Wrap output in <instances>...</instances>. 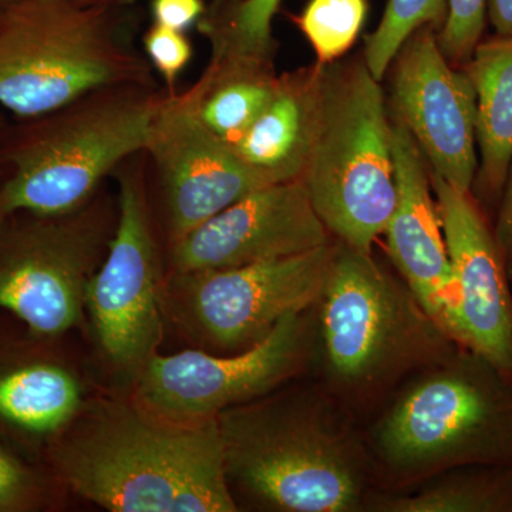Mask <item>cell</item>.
Masks as SVG:
<instances>
[{"mask_svg":"<svg viewBox=\"0 0 512 512\" xmlns=\"http://www.w3.org/2000/svg\"><path fill=\"white\" fill-rule=\"evenodd\" d=\"M60 483L111 512H234L217 417L161 419L136 403H100L53 437Z\"/></svg>","mask_w":512,"mask_h":512,"instance_id":"cell-1","label":"cell"},{"mask_svg":"<svg viewBox=\"0 0 512 512\" xmlns=\"http://www.w3.org/2000/svg\"><path fill=\"white\" fill-rule=\"evenodd\" d=\"M232 494L265 510L366 511L375 468L356 416L322 383L218 414Z\"/></svg>","mask_w":512,"mask_h":512,"instance_id":"cell-2","label":"cell"},{"mask_svg":"<svg viewBox=\"0 0 512 512\" xmlns=\"http://www.w3.org/2000/svg\"><path fill=\"white\" fill-rule=\"evenodd\" d=\"M365 436L383 493L451 468L512 467V379L457 346L404 380Z\"/></svg>","mask_w":512,"mask_h":512,"instance_id":"cell-3","label":"cell"},{"mask_svg":"<svg viewBox=\"0 0 512 512\" xmlns=\"http://www.w3.org/2000/svg\"><path fill=\"white\" fill-rule=\"evenodd\" d=\"M315 316L320 383L355 416L458 346L402 276L336 241Z\"/></svg>","mask_w":512,"mask_h":512,"instance_id":"cell-4","label":"cell"},{"mask_svg":"<svg viewBox=\"0 0 512 512\" xmlns=\"http://www.w3.org/2000/svg\"><path fill=\"white\" fill-rule=\"evenodd\" d=\"M161 97L157 87L111 86L32 120L6 150L0 215L55 217L89 204L107 175L143 153Z\"/></svg>","mask_w":512,"mask_h":512,"instance_id":"cell-5","label":"cell"},{"mask_svg":"<svg viewBox=\"0 0 512 512\" xmlns=\"http://www.w3.org/2000/svg\"><path fill=\"white\" fill-rule=\"evenodd\" d=\"M123 84L156 87L147 57L103 5L13 0L0 15V106L20 119Z\"/></svg>","mask_w":512,"mask_h":512,"instance_id":"cell-6","label":"cell"},{"mask_svg":"<svg viewBox=\"0 0 512 512\" xmlns=\"http://www.w3.org/2000/svg\"><path fill=\"white\" fill-rule=\"evenodd\" d=\"M301 181L333 241L373 254L397 187L392 121L365 60L325 64L318 131Z\"/></svg>","mask_w":512,"mask_h":512,"instance_id":"cell-7","label":"cell"},{"mask_svg":"<svg viewBox=\"0 0 512 512\" xmlns=\"http://www.w3.org/2000/svg\"><path fill=\"white\" fill-rule=\"evenodd\" d=\"M117 221L106 198L70 214L0 215V309L37 339H55L82 322L87 286Z\"/></svg>","mask_w":512,"mask_h":512,"instance_id":"cell-8","label":"cell"},{"mask_svg":"<svg viewBox=\"0 0 512 512\" xmlns=\"http://www.w3.org/2000/svg\"><path fill=\"white\" fill-rule=\"evenodd\" d=\"M335 241L303 254L229 269L171 272L164 313L202 350L232 355L265 339L293 313L319 301Z\"/></svg>","mask_w":512,"mask_h":512,"instance_id":"cell-9","label":"cell"},{"mask_svg":"<svg viewBox=\"0 0 512 512\" xmlns=\"http://www.w3.org/2000/svg\"><path fill=\"white\" fill-rule=\"evenodd\" d=\"M315 356L313 308L286 316L261 342L232 355L154 353L134 377V403L161 419L197 423L274 393L306 373Z\"/></svg>","mask_w":512,"mask_h":512,"instance_id":"cell-10","label":"cell"},{"mask_svg":"<svg viewBox=\"0 0 512 512\" xmlns=\"http://www.w3.org/2000/svg\"><path fill=\"white\" fill-rule=\"evenodd\" d=\"M116 174V227L87 286L86 309L101 352L114 369L134 379L163 339L165 278L148 205L144 151Z\"/></svg>","mask_w":512,"mask_h":512,"instance_id":"cell-11","label":"cell"},{"mask_svg":"<svg viewBox=\"0 0 512 512\" xmlns=\"http://www.w3.org/2000/svg\"><path fill=\"white\" fill-rule=\"evenodd\" d=\"M144 153L160 184L167 245L268 185L198 120L185 92L163 94Z\"/></svg>","mask_w":512,"mask_h":512,"instance_id":"cell-12","label":"cell"},{"mask_svg":"<svg viewBox=\"0 0 512 512\" xmlns=\"http://www.w3.org/2000/svg\"><path fill=\"white\" fill-rule=\"evenodd\" d=\"M393 60L394 113L431 173L471 192L478 168L477 96L466 70L444 57L433 26L417 29Z\"/></svg>","mask_w":512,"mask_h":512,"instance_id":"cell-13","label":"cell"},{"mask_svg":"<svg viewBox=\"0 0 512 512\" xmlns=\"http://www.w3.org/2000/svg\"><path fill=\"white\" fill-rule=\"evenodd\" d=\"M457 291L453 340L512 379V286L494 228L471 192L430 173Z\"/></svg>","mask_w":512,"mask_h":512,"instance_id":"cell-14","label":"cell"},{"mask_svg":"<svg viewBox=\"0 0 512 512\" xmlns=\"http://www.w3.org/2000/svg\"><path fill=\"white\" fill-rule=\"evenodd\" d=\"M301 180L245 195L168 245L171 272L208 271L286 258L332 242Z\"/></svg>","mask_w":512,"mask_h":512,"instance_id":"cell-15","label":"cell"},{"mask_svg":"<svg viewBox=\"0 0 512 512\" xmlns=\"http://www.w3.org/2000/svg\"><path fill=\"white\" fill-rule=\"evenodd\" d=\"M390 121L397 187L396 205L384 231L390 259L421 306L453 340L457 291L439 210L431 198L430 173L403 121L396 114Z\"/></svg>","mask_w":512,"mask_h":512,"instance_id":"cell-16","label":"cell"},{"mask_svg":"<svg viewBox=\"0 0 512 512\" xmlns=\"http://www.w3.org/2000/svg\"><path fill=\"white\" fill-rule=\"evenodd\" d=\"M325 64L279 76L265 109L234 146L239 160L266 184L301 180L318 131Z\"/></svg>","mask_w":512,"mask_h":512,"instance_id":"cell-17","label":"cell"},{"mask_svg":"<svg viewBox=\"0 0 512 512\" xmlns=\"http://www.w3.org/2000/svg\"><path fill=\"white\" fill-rule=\"evenodd\" d=\"M463 69L476 89L481 153L471 194L487 214L500 205L512 160V37L478 43Z\"/></svg>","mask_w":512,"mask_h":512,"instance_id":"cell-18","label":"cell"},{"mask_svg":"<svg viewBox=\"0 0 512 512\" xmlns=\"http://www.w3.org/2000/svg\"><path fill=\"white\" fill-rule=\"evenodd\" d=\"M76 377L42 359L0 363V426L30 439L62 433L80 412Z\"/></svg>","mask_w":512,"mask_h":512,"instance_id":"cell-19","label":"cell"},{"mask_svg":"<svg viewBox=\"0 0 512 512\" xmlns=\"http://www.w3.org/2000/svg\"><path fill=\"white\" fill-rule=\"evenodd\" d=\"M278 82L274 63L211 56L185 94L198 120L231 147L265 109Z\"/></svg>","mask_w":512,"mask_h":512,"instance_id":"cell-20","label":"cell"},{"mask_svg":"<svg viewBox=\"0 0 512 512\" xmlns=\"http://www.w3.org/2000/svg\"><path fill=\"white\" fill-rule=\"evenodd\" d=\"M366 511L512 512V467L451 468L413 490L373 494Z\"/></svg>","mask_w":512,"mask_h":512,"instance_id":"cell-21","label":"cell"},{"mask_svg":"<svg viewBox=\"0 0 512 512\" xmlns=\"http://www.w3.org/2000/svg\"><path fill=\"white\" fill-rule=\"evenodd\" d=\"M282 0H214L197 26L212 55L274 63L272 22Z\"/></svg>","mask_w":512,"mask_h":512,"instance_id":"cell-22","label":"cell"},{"mask_svg":"<svg viewBox=\"0 0 512 512\" xmlns=\"http://www.w3.org/2000/svg\"><path fill=\"white\" fill-rule=\"evenodd\" d=\"M448 0H389L379 28L366 37L365 63L377 82H382L406 40L423 26L441 29L447 18Z\"/></svg>","mask_w":512,"mask_h":512,"instance_id":"cell-23","label":"cell"},{"mask_svg":"<svg viewBox=\"0 0 512 512\" xmlns=\"http://www.w3.org/2000/svg\"><path fill=\"white\" fill-rule=\"evenodd\" d=\"M366 15V0H311L293 20L311 43L318 63L332 64L355 45Z\"/></svg>","mask_w":512,"mask_h":512,"instance_id":"cell-24","label":"cell"},{"mask_svg":"<svg viewBox=\"0 0 512 512\" xmlns=\"http://www.w3.org/2000/svg\"><path fill=\"white\" fill-rule=\"evenodd\" d=\"M487 16V0H448L447 18L437 35L444 57L453 66L470 62L480 43Z\"/></svg>","mask_w":512,"mask_h":512,"instance_id":"cell-25","label":"cell"},{"mask_svg":"<svg viewBox=\"0 0 512 512\" xmlns=\"http://www.w3.org/2000/svg\"><path fill=\"white\" fill-rule=\"evenodd\" d=\"M46 497L42 474L0 444V512L37 511Z\"/></svg>","mask_w":512,"mask_h":512,"instance_id":"cell-26","label":"cell"},{"mask_svg":"<svg viewBox=\"0 0 512 512\" xmlns=\"http://www.w3.org/2000/svg\"><path fill=\"white\" fill-rule=\"evenodd\" d=\"M143 47L151 67L161 74L167 84V92H175L178 77L191 62L194 53L190 39L181 30L154 23L143 37Z\"/></svg>","mask_w":512,"mask_h":512,"instance_id":"cell-27","label":"cell"},{"mask_svg":"<svg viewBox=\"0 0 512 512\" xmlns=\"http://www.w3.org/2000/svg\"><path fill=\"white\" fill-rule=\"evenodd\" d=\"M154 23L165 28L181 30L195 25L205 12L202 0H153Z\"/></svg>","mask_w":512,"mask_h":512,"instance_id":"cell-28","label":"cell"},{"mask_svg":"<svg viewBox=\"0 0 512 512\" xmlns=\"http://www.w3.org/2000/svg\"><path fill=\"white\" fill-rule=\"evenodd\" d=\"M494 235L498 248L503 254L508 268L512 265V160L505 180L503 195L498 205L497 221L494 225Z\"/></svg>","mask_w":512,"mask_h":512,"instance_id":"cell-29","label":"cell"},{"mask_svg":"<svg viewBox=\"0 0 512 512\" xmlns=\"http://www.w3.org/2000/svg\"><path fill=\"white\" fill-rule=\"evenodd\" d=\"M487 15L497 36L512 37V0H487Z\"/></svg>","mask_w":512,"mask_h":512,"instance_id":"cell-30","label":"cell"},{"mask_svg":"<svg viewBox=\"0 0 512 512\" xmlns=\"http://www.w3.org/2000/svg\"><path fill=\"white\" fill-rule=\"evenodd\" d=\"M13 0H0V15L5 12L6 8L12 3Z\"/></svg>","mask_w":512,"mask_h":512,"instance_id":"cell-31","label":"cell"},{"mask_svg":"<svg viewBox=\"0 0 512 512\" xmlns=\"http://www.w3.org/2000/svg\"><path fill=\"white\" fill-rule=\"evenodd\" d=\"M82 2L97 3V5H101V0H82Z\"/></svg>","mask_w":512,"mask_h":512,"instance_id":"cell-32","label":"cell"},{"mask_svg":"<svg viewBox=\"0 0 512 512\" xmlns=\"http://www.w3.org/2000/svg\"><path fill=\"white\" fill-rule=\"evenodd\" d=\"M508 275H510V282L512 286V265L510 266V268H508Z\"/></svg>","mask_w":512,"mask_h":512,"instance_id":"cell-33","label":"cell"},{"mask_svg":"<svg viewBox=\"0 0 512 512\" xmlns=\"http://www.w3.org/2000/svg\"><path fill=\"white\" fill-rule=\"evenodd\" d=\"M0 164H2V163H0ZM0 175H2V168H0Z\"/></svg>","mask_w":512,"mask_h":512,"instance_id":"cell-34","label":"cell"}]
</instances>
